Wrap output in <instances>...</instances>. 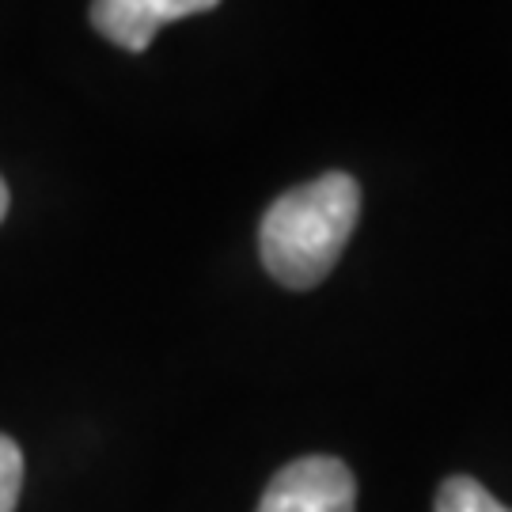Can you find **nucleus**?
I'll list each match as a JSON object with an SVG mask.
<instances>
[{
	"instance_id": "423d86ee",
	"label": "nucleus",
	"mask_w": 512,
	"mask_h": 512,
	"mask_svg": "<svg viewBox=\"0 0 512 512\" xmlns=\"http://www.w3.org/2000/svg\"><path fill=\"white\" fill-rule=\"evenodd\" d=\"M8 217V186H4V179H0V220Z\"/></svg>"
},
{
	"instance_id": "39448f33",
	"label": "nucleus",
	"mask_w": 512,
	"mask_h": 512,
	"mask_svg": "<svg viewBox=\"0 0 512 512\" xmlns=\"http://www.w3.org/2000/svg\"><path fill=\"white\" fill-rule=\"evenodd\" d=\"M23 490V452L12 437L0 433V512H16Z\"/></svg>"
},
{
	"instance_id": "7ed1b4c3",
	"label": "nucleus",
	"mask_w": 512,
	"mask_h": 512,
	"mask_svg": "<svg viewBox=\"0 0 512 512\" xmlns=\"http://www.w3.org/2000/svg\"><path fill=\"white\" fill-rule=\"evenodd\" d=\"M220 0H92V27L129 54H145L160 27L213 12Z\"/></svg>"
},
{
	"instance_id": "f257e3e1",
	"label": "nucleus",
	"mask_w": 512,
	"mask_h": 512,
	"mask_svg": "<svg viewBox=\"0 0 512 512\" xmlns=\"http://www.w3.org/2000/svg\"><path fill=\"white\" fill-rule=\"evenodd\" d=\"M361 217V186L346 171H327L281 194L258 228L262 266L285 289H315L342 258Z\"/></svg>"
},
{
	"instance_id": "f03ea898",
	"label": "nucleus",
	"mask_w": 512,
	"mask_h": 512,
	"mask_svg": "<svg viewBox=\"0 0 512 512\" xmlns=\"http://www.w3.org/2000/svg\"><path fill=\"white\" fill-rule=\"evenodd\" d=\"M357 509V478L342 459L304 456L281 467L258 512H353Z\"/></svg>"
},
{
	"instance_id": "20e7f679",
	"label": "nucleus",
	"mask_w": 512,
	"mask_h": 512,
	"mask_svg": "<svg viewBox=\"0 0 512 512\" xmlns=\"http://www.w3.org/2000/svg\"><path fill=\"white\" fill-rule=\"evenodd\" d=\"M433 512H512L509 505H501L478 478L471 475H452L444 478V486L437 490V505Z\"/></svg>"
}]
</instances>
